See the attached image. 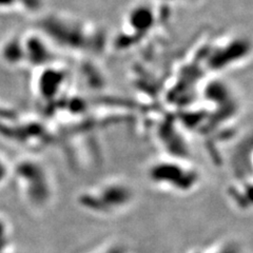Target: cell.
<instances>
[{"label": "cell", "instance_id": "obj_1", "mask_svg": "<svg viewBox=\"0 0 253 253\" xmlns=\"http://www.w3.org/2000/svg\"><path fill=\"white\" fill-rule=\"evenodd\" d=\"M0 56L9 65H19V63L26 61L22 38H7L0 49Z\"/></svg>", "mask_w": 253, "mask_h": 253}, {"label": "cell", "instance_id": "obj_2", "mask_svg": "<svg viewBox=\"0 0 253 253\" xmlns=\"http://www.w3.org/2000/svg\"><path fill=\"white\" fill-rule=\"evenodd\" d=\"M17 6H19L17 0H0V10H11Z\"/></svg>", "mask_w": 253, "mask_h": 253}]
</instances>
